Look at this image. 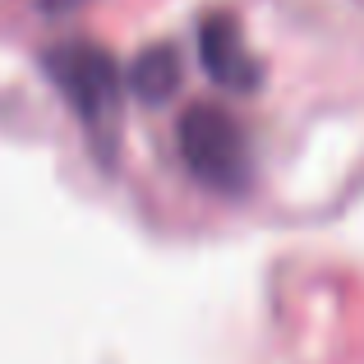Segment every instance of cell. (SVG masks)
Listing matches in <instances>:
<instances>
[{
    "label": "cell",
    "mask_w": 364,
    "mask_h": 364,
    "mask_svg": "<svg viewBox=\"0 0 364 364\" xmlns=\"http://www.w3.org/2000/svg\"><path fill=\"white\" fill-rule=\"evenodd\" d=\"M46 74H51V83L65 92V102H70L83 120L97 124V120L116 116L120 70L107 51H97V46H88V42H65L46 55Z\"/></svg>",
    "instance_id": "obj_2"
},
{
    "label": "cell",
    "mask_w": 364,
    "mask_h": 364,
    "mask_svg": "<svg viewBox=\"0 0 364 364\" xmlns=\"http://www.w3.org/2000/svg\"><path fill=\"white\" fill-rule=\"evenodd\" d=\"M180 83V60L171 46H152V51L139 55V65L129 70V88L148 102H166Z\"/></svg>",
    "instance_id": "obj_4"
},
{
    "label": "cell",
    "mask_w": 364,
    "mask_h": 364,
    "mask_svg": "<svg viewBox=\"0 0 364 364\" xmlns=\"http://www.w3.org/2000/svg\"><path fill=\"white\" fill-rule=\"evenodd\" d=\"M180 157L203 185L226 189V194L245 189L249 180L245 129L222 107H189V116L180 120Z\"/></svg>",
    "instance_id": "obj_1"
},
{
    "label": "cell",
    "mask_w": 364,
    "mask_h": 364,
    "mask_svg": "<svg viewBox=\"0 0 364 364\" xmlns=\"http://www.w3.org/2000/svg\"><path fill=\"white\" fill-rule=\"evenodd\" d=\"M203 42H198V55H203V70L213 74L217 83H226V88H254V74H258V65H254V55H249V46L240 42V28H235V18L231 14H217V18H208L203 23Z\"/></svg>",
    "instance_id": "obj_3"
}]
</instances>
